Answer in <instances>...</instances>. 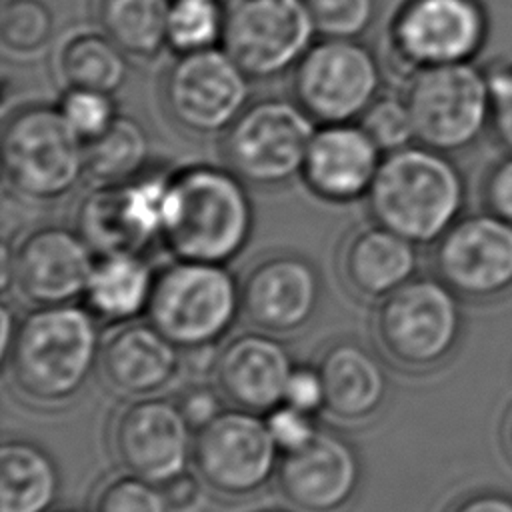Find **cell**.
<instances>
[{
    "label": "cell",
    "instance_id": "cell-1",
    "mask_svg": "<svg viewBox=\"0 0 512 512\" xmlns=\"http://www.w3.org/2000/svg\"><path fill=\"white\" fill-rule=\"evenodd\" d=\"M254 206L228 166L190 164L172 172L162 244L176 260L228 264L248 244Z\"/></svg>",
    "mask_w": 512,
    "mask_h": 512
},
{
    "label": "cell",
    "instance_id": "cell-2",
    "mask_svg": "<svg viewBox=\"0 0 512 512\" xmlns=\"http://www.w3.org/2000/svg\"><path fill=\"white\" fill-rule=\"evenodd\" d=\"M366 204L376 224L434 246L464 214L466 178L450 154L410 144L384 154Z\"/></svg>",
    "mask_w": 512,
    "mask_h": 512
},
{
    "label": "cell",
    "instance_id": "cell-3",
    "mask_svg": "<svg viewBox=\"0 0 512 512\" xmlns=\"http://www.w3.org/2000/svg\"><path fill=\"white\" fill-rule=\"evenodd\" d=\"M100 336L86 306H38L26 314L10 350L16 388L36 402H64L86 384L100 358Z\"/></svg>",
    "mask_w": 512,
    "mask_h": 512
},
{
    "label": "cell",
    "instance_id": "cell-4",
    "mask_svg": "<svg viewBox=\"0 0 512 512\" xmlns=\"http://www.w3.org/2000/svg\"><path fill=\"white\" fill-rule=\"evenodd\" d=\"M2 166L8 186L20 198L58 202L86 176L84 142L58 104H24L4 122Z\"/></svg>",
    "mask_w": 512,
    "mask_h": 512
},
{
    "label": "cell",
    "instance_id": "cell-5",
    "mask_svg": "<svg viewBox=\"0 0 512 512\" xmlns=\"http://www.w3.org/2000/svg\"><path fill=\"white\" fill-rule=\"evenodd\" d=\"M242 310V284L226 264L176 260L154 280L148 322L184 350L222 338Z\"/></svg>",
    "mask_w": 512,
    "mask_h": 512
},
{
    "label": "cell",
    "instance_id": "cell-6",
    "mask_svg": "<svg viewBox=\"0 0 512 512\" xmlns=\"http://www.w3.org/2000/svg\"><path fill=\"white\" fill-rule=\"evenodd\" d=\"M374 332L382 350L400 366L436 368L462 340L460 296L436 274L414 276L380 300Z\"/></svg>",
    "mask_w": 512,
    "mask_h": 512
},
{
    "label": "cell",
    "instance_id": "cell-7",
    "mask_svg": "<svg viewBox=\"0 0 512 512\" xmlns=\"http://www.w3.org/2000/svg\"><path fill=\"white\" fill-rule=\"evenodd\" d=\"M316 128L294 98L250 102L222 134L226 166L256 188L286 186L302 176Z\"/></svg>",
    "mask_w": 512,
    "mask_h": 512
},
{
    "label": "cell",
    "instance_id": "cell-8",
    "mask_svg": "<svg viewBox=\"0 0 512 512\" xmlns=\"http://www.w3.org/2000/svg\"><path fill=\"white\" fill-rule=\"evenodd\" d=\"M416 144L444 154L476 146L490 128V86L474 62L416 70L404 92Z\"/></svg>",
    "mask_w": 512,
    "mask_h": 512
},
{
    "label": "cell",
    "instance_id": "cell-9",
    "mask_svg": "<svg viewBox=\"0 0 512 512\" xmlns=\"http://www.w3.org/2000/svg\"><path fill=\"white\" fill-rule=\"evenodd\" d=\"M382 86L380 60L362 40L320 38L292 70V98L318 126L358 122Z\"/></svg>",
    "mask_w": 512,
    "mask_h": 512
},
{
    "label": "cell",
    "instance_id": "cell-10",
    "mask_svg": "<svg viewBox=\"0 0 512 512\" xmlns=\"http://www.w3.org/2000/svg\"><path fill=\"white\" fill-rule=\"evenodd\" d=\"M248 100L250 76L222 46L176 54L162 78L164 110L188 134H224Z\"/></svg>",
    "mask_w": 512,
    "mask_h": 512
},
{
    "label": "cell",
    "instance_id": "cell-11",
    "mask_svg": "<svg viewBox=\"0 0 512 512\" xmlns=\"http://www.w3.org/2000/svg\"><path fill=\"white\" fill-rule=\"evenodd\" d=\"M316 30L306 0H226L222 48L252 80H272L300 62Z\"/></svg>",
    "mask_w": 512,
    "mask_h": 512
},
{
    "label": "cell",
    "instance_id": "cell-12",
    "mask_svg": "<svg viewBox=\"0 0 512 512\" xmlns=\"http://www.w3.org/2000/svg\"><path fill=\"white\" fill-rule=\"evenodd\" d=\"M490 20L480 0H404L390 22L394 58L422 68L474 62L484 50Z\"/></svg>",
    "mask_w": 512,
    "mask_h": 512
},
{
    "label": "cell",
    "instance_id": "cell-13",
    "mask_svg": "<svg viewBox=\"0 0 512 512\" xmlns=\"http://www.w3.org/2000/svg\"><path fill=\"white\" fill-rule=\"evenodd\" d=\"M434 274L460 300L484 304L512 292V224L490 212L462 214L434 244Z\"/></svg>",
    "mask_w": 512,
    "mask_h": 512
},
{
    "label": "cell",
    "instance_id": "cell-14",
    "mask_svg": "<svg viewBox=\"0 0 512 512\" xmlns=\"http://www.w3.org/2000/svg\"><path fill=\"white\" fill-rule=\"evenodd\" d=\"M278 446L266 420L250 410H222L194 438L192 460L200 478L226 496L260 490L276 470Z\"/></svg>",
    "mask_w": 512,
    "mask_h": 512
},
{
    "label": "cell",
    "instance_id": "cell-15",
    "mask_svg": "<svg viewBox=\"0 0 512 512\" xmlns=\"http://www.w3.org/2000/svg\"><path fill=\"white\" fill-rule=\"evenodd\" d=\"M14 286L36 306L84 298L96 252L76 228L46 224L26 232L14 246Z\"/></svg>",
    "mask_w": 512,
    "mask_h": 512
},
{
    "label": "cell",
    "instance_id": "cell-16",
    "mask_svg": "<svg viewBox=\"0 0 512 512\" xmlns=\"http://www.w3.org/2000/svg\"><path fill=\"white\" fill-rule=\"evenodd\" d=\"M112 444L128 472L156 484L184 472L194 452L192 426L178 404L146 396L116 416Z\"/></svg>",
    "mask_w": 512,
    "mask_h": 512
},
{
    "label": "cell",
    "instance_id": "cell-17",
    "mask_svg": "<svg viewBox=\"0 0 512 512\" xmlns=\"http://www.w3.org/2000/svg\"><path fill=\"white\" fill-rule=\"evenodd\" d=\"M242 284V312L264 332L286 334L304 328L318 310L322 278L316 266L294 252L258 260Z\"/></svg>",
    "mask_w": 512,
    "mask_h": 512
},
{
    "label": "cell",
    "instance_id": "cell-18",
    "mask_svg": "<svg viewBox=\"0 0 512 512\" xmlns=\"http://www.w3.org/2000/svg\"><path fill=\"white\" fill-rule=\"evenodd\" d=\"M360 462L348 440L318 430L278 464V486L284 498L304 512H336L356 492Z\"/></svg>",
    "mask_w": 512,
    "mask_h": 512
},
{
    "label": "cell",
    "instance_id": "cell-19",
    "mask_svg": "<svg viewBox=\"0 0 512 512\" xmlns=\"http://www.w3.org/2000/svg\"><path fill=\"white\" fill-rule=\"evenodd\" d=\"M382 158L358 122L322 124L310 142L300 178L320 200L348 204L366 198Z\"/></svg>",
    "mask_w": 512,
    "mask_h": 512
},
{
    "label": "cell",
    "instance_id": "cell-20",
    "mask_svg": "<svg viewBox=\"0 0 512 512\" xmlns=\"http://www.w3.org/2000/svg\"><path fill=\"white\" fill-rule=\"evenodd\" d=\"M294 366L270 332H244L224 344L214 362L220 392L242 410L270 412L284 402Z\"/></svg>",
    "mask_w": 512,
    "mask_h": 512
},
{
    "label": "cell",
    "instance_id": "cell-21",
    "mask_svg": "<svg viewBox=\"0 0 512 512\" xmlns=\"http://www.w3.org/2000/svg\"><path fill=\"white\" fill-rule=\"evenodd\" d=\"M106 382L126 396H150L164 388L180 366L178 346L150 322L124 324L100 352Z\"/></svg>",
    "mask_w": 512,
    "mask_h": 512
},
{
    "label": "cell",
    "instance_id": "cell-22",
    "mask_svg": "<svg viewBox=\"0 0 512 512\" xmlns=\"http://www.w3.org/2000/svg\"><path fill=\"white\" fill-rule=\"evenodd\" d=\"M340 272L352 292L382 300L416 276L418 246L374 222L348 236L340 252Z\"/></svg>",
    "mask_w": 512,
    "mask_h": 512
},
{
    "label": "cell",
    "instance_id": "cell-23",
    "mask_svg": "<svg viewBox=\"0 0 512 512\" xmlns=\"http://www.w3.org/2000/svg\"><path fill=\"white\" fill-rule=\"evenodd\" d=\"M316 368L324 386V406L336 418L364 420L386 400V370L376 354L358 342L330 344Z\"/></svg>",
    "mask_w": 512,
    "mask_h": 512
},
{
    "label": "cell",
    "instance_id": "cell-24",
    "mask_svg": "<svg viewBox=\"0 0 512 512\" xmlns=\"http://www.w3.org/2000/svg\"><path fill=\"white\" fill-rule=\"evenodd\" d=\"M156 274L142 254L98 256L90 274L86 308L108 322H128L148 310Z\"/></svg>",
    "mask_w": 512,
    "mask_h": 512
},
{
    "label": "cell",
    "instance_id": "cell-25",
    "mask_svg": "<svg viewBox=\"0 0 512 512\" xmlns=\"http://www.w3.org/2000/svg\"><path fill=\"white\" fill-rule=\"evenodd\" d=\"M128 54L102 30H78L56 50L54 70L66 88L116 94L130 76Z\"/></svg>",
    "mask_w": 512,
    "mask_h": 512
},
{
    "label": "cell",
    "instance_id": "cell-26",
    "mask_svg": "<svg viewBox=\"0 0 512 512\" xmlns=\"http://www.w3.org/2000/svg\"><path fill=\"white\" fill-rule=\"evenodd\" d=\"M58 472L52 458L22 440L0 450V512H48L58 496Z\"/></svg>",
    "mask_w": 512,
    "mask_h": 512
},
{
    "label": "cell",
    "instance_id": "cell-27",
    "mask_svg": "<svg viewBox=\"0 0 512 512\" xmlns=\"http://www.w3.org/2000/svg\"><path fill=\"white\" fill-rule=\"evenodd\" d=\"M172 0H96L98 28L130 58L152 60L166 46Z\"/></svg>",
    "mask_w": 512,
    "mask_h": 512
},
{
    "label": "cell",
    "instance_id": "cell-28",
    "mask_svg": "<svg viewBox=\"0 0 512 512\" xmlns=\"http://www.w3.org/2000/svg\"><path fill=\"white\" fill-rule=\"evenodd\" d=\"M84 154L90 180L96 184H122L146 172L150 138L136 118L118 114L102 136L84 144Z\"/></svg>",
    "mask_w": 512,
    "mask_h": 512
},
{
    "label": "cell",
    "instance_id": "cell-29",
    "mask_svg": "<svg viewBox=\"0 0 512 512\" xmlns=\"http://www.w3.org/2000/svg\"><path fill=\"white\" fill-rule=\"evenodd\" d=\"M74 222L96 256L146 250L128 220L122 184H96L80 200Z\"/></svg>",
    "mask_w": 512,
    "mask_h": 512
},
{
    "label": "cell",
    "instance_id": "cell-30",
    "mask_svg": "<svg viewBox=\"0 0 512 512\" xmlns=\"http://www.w3.org/2000/svg\"><path fill=\"white\" fill-rule=\"evenodd\" d=\"M56 32V16L48 0H4L0 10V44L6 56L34 58Z\"/></svg>",
    "mask_w": 512,
    "mask_h": 512
},
{
    "label": "cell",
    "instance_id": "cell-31",
    "mask_svg": "<svg viewBox=\"0 0 512 512\" xmlns=\"http://www.w3.org/2000/svg\"><path fill=\"white\" fill-rule=\"evenodd\" d=\"M224 2L172 0L168 12V48L176 54L198 52L222 44Z\"/></svg>",
    "mask_w": 512,
    "mask_h": 512
},
{
    "label": "cell",
    "instance_id": "cell-32",
    "mask_svg": "<svg viewBox=\"0 0 512 512\" xmlns=\"http://www.w3.org/2000/svg\"><path fill=\"white\" fill-rule=\"evenodd\" d=\"M320 38L360 40L378 18V0H306Z\"/></svg>",
    "mask_w": 512,
    "mask_h": 512
},
{
    "label": "cell",
    "instance_id": "cell-33",
    "mask_svg": "<svg viewBox=\"0 0 512 512\" xmlns=\"http://www.w3.org/2000/svg\"><path fill=\"white\" fill-rule=\"evenodd\" d=\"M358 124L364 128V132L372 138L382 154H390L410 144H416L414 122L404 94H380L360 116Z\"/></svg>",
    "mask_w": 512,
    "mask_h": 512
},
{
    "label": "cell",
    "instance_id": "cell-34",
    "mask_svg": "<svg viewBox=\"0 0 512 512\" xmlns=\"http://www.w3.org/2000/svg\"><path fill=\"white\" fill-rule=\"evenodd\" d=\"M58 108L84 144L102 136L120 114L114 94L82 88H66Z\"/></svg>",
    "mask_w": 512,
    "mask_h": 512
},
{
    "label": "cell",
    "instance_id": "cell-35",
    "mask_svg": "<svg viewBox=\"0 0 512 512\" xmlns=\"http://www.w3.org/2000/svg\"><path fill=\"white\" fill-rule=\"evenodd\" d=\"M94 512H170L162 488L136 474L108 480L94 502Z\"/></svg>",
    "mask_w": 512,
    "mask_h": 512
},
{
    "label": "cell",
    "instance_id": "cell-36",
    "mask_svg": "<svg viewBox=\"0 0 512 512\" xmlns=\"http://www.w3.org/2000/svg\"><path fill=\"white\" fill-rule=\"evenodd\" d=\"M486 74L490 86V130L498 144L512 152V62L494 64Z\"/></svg>",
    "mask_w": 512,
    "mask_h": 512
},
{
    "label": "cell",
    "instance_id": "cell-37",
    "mask_svg": "<svg viewBox=\"0 0 512 512\" xmlns=\"http://www.w3.org/2000/svg\"><path fill=\"white\" fill-rule=\"evenodd\" d=\"M266 424L278 450H282L284 454L302 448L318 432L310 414H304L284 402L268 412Z\"/></svg>",
    "mask_w": 512,
    "mask_h": 512
},
{
    "label": "cell",
    "instance_id": "cell-38",
    "mask_svg": "<svg viewBox=\"0 0 512 512\" xmlns=\"http://www.w3.org/2000/svg\"><path fill=\"white\" fill-rule=\"evenodd\" d=\"M480 194L486 212L512 224V152L490 164L482 178Z\"/></svg>",
    "mask_w": 512,
    "mask_h": 512
},
{
    "label": "cell",
    "instance_id": "cell-39",
    "mask_svg": "<svg viewBox=\"0 0 512 512\" xmlns=\"http://www.w3.org/2000/svg\"><path fill=\"white\" fill-rule=\"evenodd\" d=\"M284 404L310 416L324 406V386L318 368L302 366L292 370L284 392Z\"/></svg>",
    "mask_w": 512,
    "mask_h": 512
},
{
    "label": "cell",
    "instance_id": "cell-40",
    "mask_svg": "<svg viewBox=\"0 0 512 512\" xmlns=\"http://www.w3.org/2000/svg\"><path fill=\"white\" fill-rule=\"evenodd\" d=\"M178 408L196 432L210 424L218 414H222L218 394L204 384H196L184 390L178 400Z\"/></svg>",
    "mask_w": 512,
    "mask_h": 512
},
{
    "label": "cell",
    "instance_id": "cell-41",
    "mask_svg": "<svg viewBox=\"0 0 512 512\" xmlns=\"http://www.w3.org/2000/svg\"><path fill=\"white\" fill-rule=\"evenodd\" d=\"M160 488L170 512H192L202 498L200 480L186 470L162 482Z\"/></svg>",
    "mask_w": 512,
    "mask_h": 512
},
{
    "label": "cell",
    "instance_id": "cell-42",
    "mask_svg": "<svg viewBox=\"0 0 512 512\" xmlns=\"http://www.w3.org/2000/svg\"><path fill=\"white\" fill-rule=\"evenodd\" d=\"M446 512H512V494L500 488H478L456 498Z\"/></svg>",
    "mask_w": 512,
    "mask_h": 512
},
{
    "label": "cell",
    "instance_id": "cell-43",
    "mask_svg": "<svg viewBox=\"0 0 512 512\" xmlns=\"http://www.w3.org/2000/svg\"><path fill=\"white\" fill-rule=\"evenodd\" d=\"M16 328L18 326H16L12 310L6 304H2V308H0V358L4 362L10 356V350H12V344L16 338Z\"/></svg>",
    "mask_w": 512,
    "mask_h": 512
},
{
    "label": "cell",
    "instance_id": "cell-44",
    "mask_svg": "<svg viewBox=\"0 0 512 512\" xmlns=\"http://www.w3.org/2000/svg\"><path fill=\"white\" fill-rule=\"evenodd\" d=\"M0 284H2V290L6 292L8 286L14 282V256H12V246L8 242L2 244V250H0Z\"/></svg>",
    "mask_w": 512,
    "mask_h": 512
},
{
    "label": "cell",
    "instance_id": "cell-45",
    "mask_svg": "<svg viewBox=\"0 0 512 512\" xmlns=\"http://www.w3.org/2000/svg\"><path fill=\"white\" fill-rule=\"evenodd\" d=\"M500 434H502V446H504V450H506V454H508V458L512 462V404H510V408L504 414Z\"/></svg>",
    "mask_w": 512,
    "mask_h": 512
},
{
    "label": "cell",
    "instance_id": "cell-46",
    "mask_svg": "<svg viewBox=\"0 0 512 512\" xmlns=\"http://www.w3.org/2000/svg\"><path fill=\"white\" fill-rule=\"evenodd\" d=\"M56 512H86V510H80V508H64V510H56Z\"/></svg>",
    "mask_w": 512,
    "mask_h": 512
}]
</instances>
